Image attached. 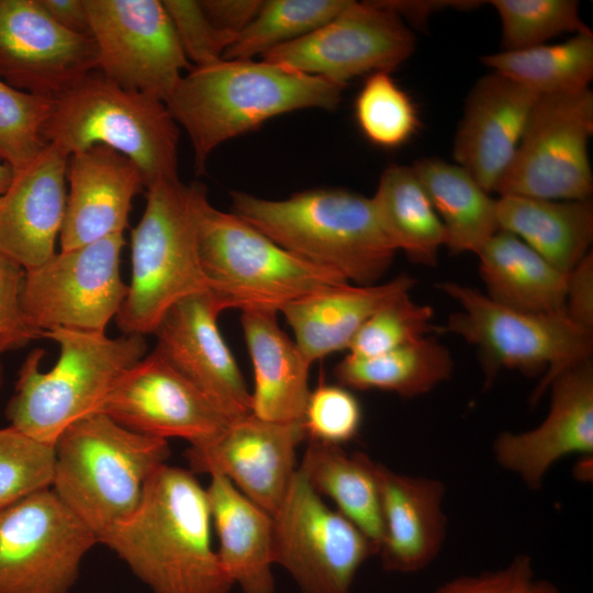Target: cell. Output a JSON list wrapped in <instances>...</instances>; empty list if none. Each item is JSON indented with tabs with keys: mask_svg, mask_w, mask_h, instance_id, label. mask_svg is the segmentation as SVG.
Masks as SVG:
<instances>
[{
	"mask_svg": "<svg viewBox=\"0 0 593 593\" xmlns=\"http://www.w3.org/2000/svg\"><path fill=\"white\" fill-rule=\"evenodd\" d=\"M211 526L205 489L194 473L164 463L146 482L136 510L98 544L152 593H228L233 583L212 547Z\"/></svg>",
	"mask_w": 593,
	"mask_h": 593,
	"instance_id": "obj_1",
	"label": "cell"
},
{
	"mask_svg": "<svg viewBox=\"0 0 593 593\" xmlns=\"http://www.w3.org/2000/svg\"><path fill=\"white\" fill-rule=\"evenodd\" d=\"M344 87L265 60L220 59L183 75L165 102L187 132L197 175L222 143L302 109L335 110Z\"/></svg>",
	"mask_w": 593,
	"mask_h": 593,
	"instance_id": "obj_2",
	"label": "cell"
},
{
	"mask_svg": "<svg viewBox=\"0 0 593 593\" xmlns=\"http://www.w3.org/2000/svg\"><path fill=\"white\" fill-rule=\"evenodd\" d=\"M232 213L299 258L356 286L376 284L396 249L371 198L342 188H316L283 200L232 191Z\"/></svg>",
	"mask_w": 593,
	"mask_h": 593,
	"instance_id": "obj_3",
	"label": "cell"
},
{
	"mask_svg": "<svg viewBox=\"0 0 593 593\" xmlns=\"http://www.w3.org/2000/svg\"><path fill=\"white\" fill-rule=\"evenodd\" d=\"M54 451L51 488L97 538L136 510L170 455L167 439L135 433L101 412L67 426Z\"/></svg>",
	"mask_w": 593,
	"mask_h": 593,
	"instance_id": "obj_4",
	"label": "cell"
},
{
	"mask_svg": "<svg viewBox=\"0 0 593 593\" xmlns=\"http://www.w3.org/2000/svg\"><path fill=\"white\" fill-rule=\"evenodd\" d=\"M145 190V210L131 232V282L115 316L123 334L142 336L154 333L174 303L209 291L198 254L206 188L178 179Z\"/></svg>",
	"mask_w": 593,
	"mask_h": 593,
	"instance_id": "obj_5",
	"label": "cell"
},
{
	"mask_svg": "<svg viewBox=\"0 0 593 593\" xmlns=\"http://www.w3.org/2000/svg\"><path fill=\"white\" fill-rule=\"evenodd\" d=\"M42 338L59 346V358L41 370L42 349L32 350L19 370L5 416L10 425L41 441L54 444L77 419L96 412L118 379L146 356L145 336L56 328Z\"/></svg>",
	"mask_w": 593,
	"mask_h": 593,
	"instance_id": "obj_6",
	"label": "cell"
},
{
	"mask_svg": "<svg viewBox=\"0 0 593 593\" xmlns=\"http://www.w3.org/2000/svg\"><path fill=\"white\" fill-rule=\"evenodd\" d=\"M44 136L68 156L97 144L115 149L137 166L145 189L179 179V125L166 103L99 70L54 99Z\"/></svg>",
	"mask_w": 593,
	"mask_h": 593,
	"instance_id": "obj_7",
	"label": "cell"
},
{
	"mask_svg": "<svg viewBox=\"0 0 593 593\" xmlns=\"http://www.w3.org/2000/svg\"><path fill=\"white\" fill-rule=\"evenodd\" d=\"M198 254L208 289L221 309H281L322 289L348 283L280 247L253 225L215 209L201 212Z\"/></svg>",
	"mask_w": 593,
	"mask_h": 593,
	"instance_id": "obj_8",
	"label": "cell"
},
{
	"mask_svg": "<svg viewBox=\"0 0 593 593\" xmlns=\"http://www.w3.org/2000/svg\"><path fill=\"white\" fill-rule=\"evenodd\" d=\"M438 287L460 307L449 315L446 331L478 347L486 384L502 369L544 372L532 394L535 404L555 378L591 357L592 332L579 327L566 314L517 311L458 282L446 281Z\"/></svg>",
	"mask_w": 593,
	"mask_h": 593,
	"instance_id": "obj_9",
	"label": "cell"
},
{
	"mask_svg": "<svg viewBox=\"0 0 593 593\" xmlns=\"http://www.w3.org/2000/svg\"><path fill=\"white\" fill-rule=\"evenodd\" d=\"M96 544L52 488L0 508V593H70Z\"/></svg>",
	"mask_w": 593,
	"mask_h": 593,
	"instance_id": "obj_10",
	"label": "cell"
},
{
	"mask_svg": "<svg viewBox=\"0 0 593 593\" xmlns=\"http://www.w3.org/2000/svg\"><path fill=\"white\" fill-rule=\"evenodd\" d=\"M593 93L539 97L515 156L495 192L542 200H589Z\"/></svg>",
	"mask_w": 593,
	"mask_h": 593,
	"instance_id": "obj_11",
	"label": "cell"
},
{
	"mask_svg": "<svg viewBox=\"0 0 593 593\" xmlns=\"http://www.w3.org/2000/svg\"><path fill=\"white\" fill-rule=\"evenodd\" d=\"M271 517L275 564L301 593H349L360 567L377 555L367 536L326 505L299 468Z\"/></svg>",
	"mask_w": 593,
	"mask_h": 593,
	"instance_id": "obj_12",
	"label": "cell"
},
{
	"mask_svg": "<svg viewBox=\"0 0 593 593\" xmlns=\"http://www.w3.org/2000/svg\"><path fill=\"white\" fill-rule=\"evenodd\" d=\"M123 234L56 253L25 271L22 307L41 333L61 328L105 333L127 293L120 262Z\"/></svg>",
	"mask_w": 593,
	"mask_h": 593,
	"instance_id": "obj_13",
	"label": "cell"
},
{
	"mask_svg": "<svg viewBox=\"0 0 593 593\" xmlns=\"http://www.w3.org/2000/svg\"><path fill=\"white\" fill-rule=\"evenodd\" d=\"M98 70L122 88L164 102L191 70L159 0H85Z\"/></svg>",
	"mask_w": 593,
	"mask_h": 593,
	"instance_id": "obj_14",
	"label": "cell"
},
{
	"mask_svg": "<svg viewBox=\"0 0 593 593\" xmlns=\"http://www.w3.org/2000/svg\"><path fill=\"white\" fill-rule=\"evenodd\" d=\"M415 35L380 1H350L332 20L261 57L338 86L365 74L392 71L415 49Z\"/></svg>",
	"mask_w": 593,
	"mask_h": 593,
	"instance_id": "obj_15",
	"label": "cell"
},
{
	"mask_svg": "<svg viewBox=\"0 0 593 593\" xmlns=\"http://www.w3.org/2000/svg\"><path fill=\"white\" fill-rule=\"evenodd\" d=\"M96 412L135 433L190 446L212 440L232 422L155 351L118 379Z\"/></svg>",
	"mask_w": 593,
	"mask_h": 593,
	"instance_id": "obj_16",
	"label": "cell"
},
{
	"mask_svg": "<svg viewBox=\"0 0 593 593\" xmlns=\"http://www.w3.org/2000/svg\"><path fill=\"white\" fill-rule=\"evenodd\" d=\"M98 70L91 35L54 22L37 0H0V79L51 99Z\"/></svg>",
	"mask_w": 593,
	"mask_h": 593,
	"instance_id": "obj_17",
	"label": "cell"
},
{
	"mask_svg": "<svg viewBox=\"0 0 593 593\" xmlns=\"http://www.w3.org/2000/svg\"><path fill=\"white\" fill-rule=\"evenodd\" d=\"M223 312L210 291L187 295L164 314L155 351L231 421L251 414V395L221 335Z\"/></svg>",
	"mask_w": 593,
	"mask_h": 593,
	"instance_id": "obj_18",
	"label": "cell"
},
{
	"mask_svg": "<svg viewBox=\"0 0 593 593\" xmlns=\"http://www.w3.org/2000/svg\"><path fill=\"white\" fill-rule=\"evenodd\" d=\"M305 437L301 422H270L251 413L232 421L212 440L190 446L184 458L193 473L226 477L272 516L298 469L295 449Z\"/></svg>",
	"mask_w": 593,
	"mask_h": 593,
	"instance_id": "obj_19",
	"label": "cell"
},
{
	"mask_svg": "<svg viewBox=\"0 0 593 593\" xmlns=\"http://www.w3.org/2000/svg\"><path fill=\"white\" fill-rule=\"evenodd\" d=\"M550 406L535 428L503 432L493 443L495 460L526 486L538 490L550 468L570 456L593 455V365L586 359L549 384ZM547 390V391H548Z\"/></svg>",
	"mask_w": 593,
	"mask_h": 593,
	"instance_id": "obj_20",
	"label": "cell"
},
{
	"mask_svg": "<svg viewBox=\"0 0 593 593\" xmlns=\"http://www.w3.org/2000/svg\"><path fill=\"white\" fill-rule=\"evenodd\" d=\"M540 96L492 71L469 92L452 157L489 193L508 169Z\"/></svg>",
	"mask_w": 593,
	"mask_h": 593,
	"instance_id": "obj_21",
	"label": "cell"
},
{
	"mask_svg": "<svg viewBox=\"0 0 593 593\" xmlns=\"http://www.w3.org/2000/svg\"><path fill=\"white\" fill-rule=\"evenodd\" d=\"M69 156L48 144L24 168L14 171L0 195V254L25 271L42 266L57 251L66 211Z\"/></svg>",
	"mask_w": 593,
	"mask_h": 593,
	"instance_id": "obj_22",
	"label": "cell"
},
{
	"mask_svg": "<svg viewBox=\"0 0 593 593\" xmlns=\"http://www.w3.org/2000/svg\"><path fill=\"white\" fill-rule=\"evenodd\" d=\"M67 179L69 192L59 234L60 250L123 234L132 201L145 189L137 166L100 144L69 156Z\"/></svg>",
	"mask_w": 593,
	"mask_h": 593,
	"instance_id": "obj_23",
	"label": "cell"
},
{
	"mask_svg": "<svg viewBox=\"0 0 593 593\" xmlns=\"http://www.w3.org/2000/svg\"><path fill=\"white\" fill-rule=\"evenodd\" d=\"M382 539L378 555L387 571L413 573L427 567L446 538L445 485L378 463Z\"/></svg>",
	"mask_w": 593,
	"mask_h": 593,
	"instance_id": "obj_24",
	"label": "cell"
},
{
	"mask_svg": "<svg viewBox=\"0 0 593 593\" xmlns=\"http://www.w3.org/2000/svg\"><path fill=\"white\" fill-rule=\"evenodd\" d=\"M415 280L400 275L371 286H332L300 298L281 309L294 342L312 365L329 354L348 349L365 322L378 310L410 294Z\"/></svg>",
	"mask_w": 593,
	"mask_h": 593,
	"instance_id": "obj_25",
	"label": "cell"
},
{
	"mask_svg": "<svg viewBox=\"0 0 593 593\" xmlns=\"http://www.w3.org/2000/svg\"><path fill=\"white\" fill-rule=\"evenodd\" d=\"M240 324L254 369L253 414L270 422L302 423L311 363L279 327L277 312L242 311Z\"/></svg>",
	"mask_w": 593,
	"mask_h": 593,
	"instance_id": "obj_26",
	"label": "cell"
},
{
	"mask_svg": "<svg viewBox=\"0 0 593 593\" xmlns=\"http://www.w3.org/2000/svg\"><path fill=\"white\" fill-rule=\"evenodd\" d=\"M205 489L220 562L243 593H273V521L226 477L210 475Z\"/></svg>",
	"mask_w": 593,
	"mask_h": 593,
	"instance_id": "obj_27",
	"label": "cell"
},
{
	"mask_svg": "<svg viewBox=\"0 0 593 593\" xmlns=\"http://www.w3.org/2000/svg\"><path fill=\"white\" fill-rule=\"evenodd\" d=\"M486 296L536 314H566L568 275L515 235L499 230L475 254Z\"/></svg>",
	"mask_w": 593,
	"mask_h": 593,
	"instance_id": "obj_28",
	"label": "cell"
},
{
	"mask_svg": "<svg viewBox=\"0 0 593 593\" xmlns=\"http://www.w3.org/2000/svg\"><path fill=\"white\" fill-rule=\"evenodd\" d=\"M497 222L545 260L568 275L588 254L593 238L589 200L555 201L500 195Z\"/></svg>",
	"mask_w": 593,
	"mask_h": 593,
	"instance_id": "obj_29",
	"label": "cell"
},
{
	"mask_svg": "<svg viewBox=\"0 0 593 593\" xmlns=\"http://www.w3.org/2000/svg\"><path fill=\"white\" fill-rule=\"evenodd\" d=\"M298 468L317 494L333 500L336 511L367 536L378 555L382 539L378 462L340 445L310 439Z\"/></svg>",
	"mask_w": 593,
	"mask_h": 593,
	"instance_id": "obj_30",
	"label": "cell"
},
{
	"mask_svg": "<svg viewBox=\"0 0 593 593\" xmlns=\"http://www.w3.org/2000/svg\"><path fill=\"white\" fill-rule=\"evenodd\" d=\"M438 214L455 254L473 253L500 230L497 199H492L461 166L427 157L412 165Z\"/></svg>",
	"mask_w": 593,
	"mask_h": 593,
	"instance_id": "obj_31",
	"label": "cell"
},
{
	"mask_svg": "<svg viewBox=\"0 0 593 593\" xmlns=\"http://www.w3.org/2000/svg\"><path fill=\"white\" fill-rule=\"evenodd\" d=\"M371 200L396 251L419 265L437 262L446 231L412 166H388Z\"/></svg>",
	"mask_w": 593,
	"mask_h": 593,
	"instance_id": "obj_32",
	"label": "cell"
},
{
	"mask_svg": "<svg viewBox=\"0 0 593 593\" xmlns=\"http://www.w3.org/2000/svg\"><path fill=\"white\" fill-rule=\"evenodd\" d=\"M452 370L449 350L427 336L377 356L347 355L334 368V376L347 389H376L413 398L446 381Z\"/></svg>",
	"mask_w": 593,
	"mask_h": 593,
	"instance_id": "obj_33",
	"label": "cell"
},
{
	"mask_svg": "<svg viewBox=\"0 0 593 593\" xmlns=\"http://www.w3.org/2000/svg\"><path fill=\"white\" fill-rule=\"evenodd\" d=\"M482 63L536 94L557 96L589 89L593 78V33L564 42L485 55Z\"/></svg>",
	"mask_w": 593,
	"mask_h": 593,
	"instance_id": "obj_34",
	"label": "cell"
},
{
	"mask_svg": "<svg viewBox=\"0 0 593 593\" xmlns=\"http://www.w3.org/2000/svg\"><path fill=\"white\" fill-rule=\"evenodd\" d=\"M348 0H268L225 51L224 59H251L296 40L336 16Z\"/></svg>",
	"mask_w": 593,
	"mask_h": 593,
	"instance_id": "obj_35",
	"label": "cell"
},
{
	"mask_svg": "<svg viewBox=\"0 0 593 593\" xmlns=\"http://www.w3.org/2000/svg\"><path fill=\"white\" fill-rule=\"evenodd\" d=\"M355 115L366 138L383 148L402 146L421 125L413 100L388 71L368 76L356 98Z\"/></svg>",
	"mask_w": 593,
	"mask_h": 593,
	"instance_id": "obj_36",
	"label": "cell"
},
{
	"mask_svg": "<svg viewBox=\"0 0 593 593\" xmlns=\"http://www.w3.org/2000/svg\"><path fill=\"white\" fill-rule=\"evenodd\" d=\"M501 22L503 51L542 44L564 33L592 32L574 0H492Z\"/></svg>",
	"mask_w": 593,
	"mask_h": 593,
	"instance_id": "obj_37",
	"label": "cell"
},
{
	"mask_svg": "<svg viewBox=\"0 0 593 593\" xmlns=\"http://www.w3.org/2000/svg\"><path fill=\"white\" fill-rule=\"evenodd\" d=\"M53 104L54 99L15 89L0 79V159L13 172L48 145L44 128Z\"/></svg>",
	"mask_w": 593,
	"mask_h": 593,
	"instance_id": "obj_38",
	"label": "cell"
},
{
	"mask_svg": "<svg viewBox=\"0 0 593 593\" xmlns=\"http://www.w3.org/2000/svg\"><path fill=\"white\" fill-rule=\"evenodd\" d=\"M54 444L13 426L0 428V508L52 486Z\"/></svg>",
	"mask_w": 593,
	"mask_h": 593,
	"instance_id": "obj_39",
	"label": "cell"
},
{
	"mask_svg": "<svg viewBox=\"0 0 593 593\" xmlns=\"http://www.w3.org/2000/svg\"><path fill=\"white\" fill-rule=\"evenodd\" d=\"M429 305L413 301L410 294L384 305L360 327L348 346L350 356L371 357L427 337L434 331Z\"/></svg>",
	"mask_w": 593,
	"mask_h": 593,
	"instance_id": "obj_40",
	"label": "cell"
},
{
	"mask_svg": "<svg viewBox=\"0 0 593 593\" xmlns=\"http://www.w3.org/2000/svg\"><path fill=\"white\" fill-rule=\"evenodd\" d=\"M361 421L360 403L347 388L320 384L310 391L302 421L310 439L342 445L356 437Z\"/></svg>",
	"mask_w": 593,
	"mask_h": 593,
	"instance_id": "obj_41",
	"label": "cell"
},
{
	"mask_svg": "<svg viewBox=\"0 0 593 593\" xmlns=\"http://www.w3.org/2000/svg\"><path fill=\"white\" fill-rule=\"evenodd\" d=\"M188 60L193 67L223 58L236 36L217 29L200 1L163 0Z\"/></svg>",
	"mask_w": 593,
	"mask_h": 593,
	"instance_id": "obj_42",
	"label": "cell"
},
{
	"mask_svg": "<svg viewBox=\"0 0 593 593\" xmlns=\"http://www.w3.org/2000/svg\"><path fill=\"white\" fill-rule=\"evenodd\" d=\"M25 270L0 254V345L4 351L23 348L42 335L27 321L22 307Z\"/></svg>",
	"mask_w": 593,
	"mask_h": 593,
	"instance_id": "obj_43",
	"label": "cell"
},
{
	"mask_svg": "<svg viewBox=\"0 0 593 593\" xmlns=\"http://www.w3.org/2000/svg\"><path fill=\"white\" fill-rule=\"evenodd\" d=\"M533 582L530 558L518 555L501 569L455 578L433 593H528Z\"/></svg>",
	"mask_w": 593,
	"mask_h": 593,
	"instance_id": "obj_44",
	"label": "cell"
},
{
	"mask_svg": "<svg viewBox=\"0 0 593 593\" xmlns=\"http://www.w3.org/2000/svg\"><path fill=\"white\" fill-rule=\"evenodd\" d=\"M564 313L579 327L593 332V257L591 251L568 273Z\"/></svg>",
	"mask_w": 593,
	"mask_h": 593,
	"instance_id": "obj_45",
	"label": "cell"
},
{
	"mask_svg": "<svg viewBox=\"0 0 593 593\" xmlns=\"http://www.w3.org/2000/svg\"><path fill=\"white\" fill-rule=\"evenodd\" d=\"M200 4L213 24L237 36L258 14L260 0H203Z\"/></svg>",
	"mask_w": 593,
	"mask_h": 593,
	"instance_id": "obj_46",
	"label": "cell"
},
{
	"mask_svg": "<svg viewBox=\"0 0 593 593\" xmlns=\"http://www.w3.org/2000/svg\"><path fill=\"white\" fill-rule=\"evenodd\" d=\"M47 15L70 32L91 35L85 0H37Z\"/></svg>",
	"mask_w": 593,
	"mask_h": 593,
	"instance_id": "obj_47",
	"label": "cell"
},
{
	"mask_svg": "<svg viewBox=\"0 0 593 593\" xmlns=\"http://www.w3.org/2000/svg\"><path fill=\"white\" fill-rule=\"evenodd\" d=\"M381 4L394 11L401 19L405 18L412 23L422 25L433 13L448 8L471 9L481 1H406V0H382Z\"/></svg>",
	"mask_w": 593,
	"mask_h": 593,
	"instance_id": "obj_48",
	"label": "cell"
},
{
	"mask_svg": "<svg viewBox=\"0 0 593 593\" xmlns=\"http://www.w3.org/2000/svg\"><path fill=\"white\" fill-rule=\"evenodd\" d=\"M12 178H13L12 168L4 163H0V195L3 194L5 190L9 188L12 181Z\"/></svg>",
	"mask_w": 593,
	"mask_h": 593,
	"instance_id": "obj_49",
	"label": "cell"
},
{
	"mask_svg": "<svg viewBox=\"0 0 593 593\" xmlns=\"http://www.w3.org/2000/svg\"><path fill=\"white\" fill-rule=\"evenodd\" d=\"M528 593H559V592L551 583L547 581L534 580Z\"/></svg>",
	"mask_w": 593,
	"mask_h": 593,
	"instance_id": "obj_50",
	"label": "cell"
},
{
	"mask_svg": "<svg viewBox=\"0 0 593 593\" xmlns=\"http://www.w3.org/2000/svg\"><path fill=\"white\" fill-rule=\"evenodd\" d=\"M4 353L2 346L0 345V388H1V384H2V381H3V369H2V363H1V355Z\"/></svg>",
	"mask_w": 593,
	"mask_h": 593,
	"instance_id": "obj_51",
	"label": "cell"
}]
</instances>
